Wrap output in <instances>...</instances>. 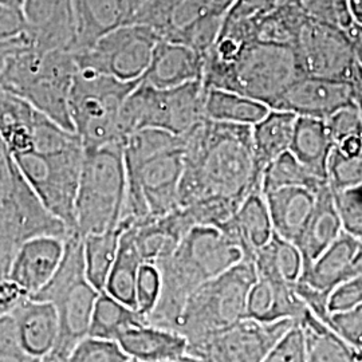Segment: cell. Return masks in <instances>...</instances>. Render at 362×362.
Returning a JSON list of instances; mask_svg holds the SVG:
<instances>
[{
    "label": "cell",
    "instance_id": "6da1fadb",
    "mask_svg": "<svg viewBox=\"0 0 362 362\" xmlns=\"http://www.w3.org/2000/svg\"><path fill=\"white\" fill-rule=\"evenodd\" d=\"M251 128L206 118L181 136L179 207L214 199L242 204L252 191L260 189Z\"/></svg>",
    "mask_w": 362,
    "mask_h": 362
},
{
    "label": "cell",
    "instance_id": "7a4b0ae2",
    "mask_svg": "<svg viewBox=\"0 0 362 362\" xmlns=\"http://www.w3.org/2000/svg\"><path fill=\"white\" fill-rule=\"evenodd\" d=\"M127 196L125 226L164 216L179 207L182 139L158 129L137 130L124 141Z\"/></svg>",
    "mask_w": 362,
    "mask_h": 362
},
{
    "label": "cell",
    "instance_id": "3957f363",
    "mask_svg": "<svg viewBox=\"0 0 362 362\" xmlns=\"http://www.w3.org/2000/svg\"><path fill=\"white\" fill-rule=\"evenodd\" d=\"M242 259V250L219 227L191 228L169 255L155 263L161 288L146 322L175 332L182 308L194 290Z\"/></svg>",
    "mask_w": 362,
    "mask_h": 362
},
{
    "label": "cell",
    "instance_id": "277c9868",
    "mask_svg": "<svg viewBox=\"0 0 362 362\" xmlns=\"http://www.w3.org/2000/svg\"><path fill=\"white\" fill-rule=\"evenodd\" d=\"M306 76L297 47L252 40L226 65L204 66L206 88L233 91L270 109L298 78Z\"/></svg>",
    "mask_w": 362,
    "mask_h": 362
},
{
    "label": "cell",
    "instance_id": "5b68a950",
    "mask_svg": "<svg viewBox=\"0 0 362 362\" xmlns=\"http://www.w3.org/2000/svg\"><path fill=\"white\" fill-rule=\"evenodd\" d=\"M77 64L71 52H40L28 46L0 69V88L21 97L62 128L74 132L69 95Z\"/></svg>",
    "mask_w": 362,
    "mask_h": 362
},
{
    "label": "cell",
    "instance_id": "8992f818",
    "mask_svg": "<svg viewBox=\"0 0 362 362\" xmlns=\"http://www.w3.org/2000/svg\"><path fill=\"white\" fill-rule=\"evenodd\" d=\"M255 279L254 262L242 259L194 290L185 302L175 329L187 339L188 349L246 320L247 297Z\"/></svg>",
    "mask_w": 362,
    "mask_h": 362
},
{
    "label": "cell",
    "instance_id": "52a82bcc",
    "mask_svg": "<svg viewBox=\"0 0 362 362\" xmlns=\"http://www.w3.org/2000/svg\"><path fill=\"white\" fill-rule=\"evenodd\" d=\"M122 146L83 148L76 197V233L82 238L115 230L122 219L127 196Z\"/></svg>",
    "mask_w": 362,
    "mask_h": 362
},
{
    "label": "cell",
    "instance_id": "ba28073f",
    "mask_svg": "<svg viewBox=\"0 0 362 362\" xmlns=\"http://www.w3.org/2000/svg\"><path fill=\"white\" fill-rule=\"evenodd\" d=\"M100 293L86 276L83 238L78 233H69L57 272L47 285L30 297L52 302L58 313L59 332L52 354L69 360L73 349L89 336L91 315Z\"/></svg>",
    "mask_w": 362,
    "mask_h": 362
},
{
    "label": "cell",
    "instance_id": "9c48e42d",
    "mask_svg": "<svg viewBox=\"0 0 362 362\" xmlns=\"http://www.w3.org/2000/svg\"><path fill=\"white\" fill-rule=\"evenodd\" d=\"M139 81L125 82L110 76L77 69L69 95V113L83 148L122 144V106Z\"/></svg>",
    "mask_w": 362,
    "mask_h": 362
},
{
    "label": "cell",
    "instance_id": "30bf717a",
    "mask_svg": "<svg viewBox=\"0 0 362 362\" xmlns=\"http://www.w3.org/2000/svg\"><path fill=\"white\" fill-rule=\"evenodd\" d=\"M206 93L203 79L170 89H156L140 79L122 106L124 141L143 129L164 130L179 137L187 134L206 119Z\"/></svg>",
    "mask_w": 362,
    "mask_h": 362
},
{
    "label": "cell",
    "instance_id": "8fae6325",
    "mask_svg": "<svg viewBox=\"0 0 362 362\" xmlns=\"http://www.w3.org/2000/svg\"><path fill=\"white\" fill-rule=\"evenodd\" d=\"M28 185L55 218L76 233V197L83 145L74 143L52 151H30L11 156Z\"/></svg>",
    "mask_w": 362,
    "mask_h": 362
},
{
    "label": "cell",
    "instance_id": "7c38bea8",
    "mask_svg": "<svg viewBox=\"0 0 362 362\" xmlns=\"http://www.w3.org/2000/svg\"><path fill=\"white\" fill-rule=\"evenodd\" d=\"M160 37L151 27L130 23L73 52L78 69H89L125 82L141 79Z\"/></svg>",
    "mask_w": 362,
    "mask_h": 362
},
{
    "label": "cell",
    "instance_id": "4fadbf2b",
    "mask_svg": "<svg viewBox=\"0 0 362 362\" xmlns=\"http://www.w3.org/2000/svg\"><path fill=\"white\" fill-rule=\"evenodd\" d=\"M308 76L349 81L356 66L349 30L308 16L296 43Z\"/></svg>",
    "mask_w": 362,
    "mask_h": 362
},
{
    "label": "cell",
    "instance_id": "5bb4252c",
    "mask_svg": "<svg viewBox=\"0 0 362 362\" xmlns=\"http://www.w3.org/2000/svg\"><path fill=\"white\" fill-rule=\"evenodd\" d=\"M296 324L294 320L260 322L246 318L187 353L207 362H263Z\"/></svg>",
    "mask_w": 362,
    "mask_h": 362
},
{
    "label": "cell",
    "instance_id": "9a60e30c",
    "mask_svg": "<svg viewBox=\"0 0 362 362\" xmlns=\"http://www.w3.org/2000/svg\"><path fill=\"white\" fill-rule=\"evenodd\" d=\"M22 13L34 49L73 52L77 42L73 0H25Z\"/></svg>",
    "mask_w": 362,
    "mask_h": 362
},
{
    "label": "cell",
    "instance_id": "2e32d148",
    "mask_svg": "<svg viewBox=\"0 0 362 362\" xmlns=\"http://www.w3.org/2000/svg\"><path fill=\"white\" fill-rule=\"evenodd\" d=\"M353 104L349 81L306 74L298 78L272 109L285 110L297 116L327 119L339 109Z\"/></svg>",
    "mask_w": 362,
    "mask_h": 362
},
{
    "label": "cell",
    "instance_id": "e0dca14e",
    "mask_svg": "<svg viewBox=\"0 0 362 362\" xmlns=\"http://www.w3.org/2000/svg\"><path fill=\"white\" fill-rule=\"evenodd\" d=\"M66 238L42 235L21 243L13 255L8 279L28 297L37 294L57 272L64 257Z\"/></svg>",
    "mask_w": 362,
    "mask_h": 362
},
{
    "label": "cell",
    "instance_id": "ac0fdd59",
    "mask_svg": "<svg viewBox=\"0 0 362 362\" xmlns=\"http://www.w3.org/2000/svg\"><path fill=\"white\" fill-rule=\"evenodd\" d=\"M204 58L194 49L173 40L160 39L141 82L156 89H170L203 79Z\"/></svg>",
    "mask_w": 362,
    "mask_h": 362
},
{
    "label": "cell",
    "instance_id": "d6986e66",
    "mask_svg": "<svg viewBox=\"0 0 362 362\" xmlns=\"http://www.w3.org/2000/svg\"><path fill=\"white\" fill-rule=\"evenodd\" d=\"M11 315L26 354L40 360L52 353L59 332L58 313L52 302L27 297L11 311Z\"/></svg>",
    "mask_w": 362,
    "mask_h": 362
},
{
    "label": "cell",
    "instance_id": "ffe728a7",
    "mask_svg": "<svg viewBox=\"0 0 362 362\" xmlns=\"http://www.w3.org/2000/svg\"><path fill=\"white\" fill-rule=\"evenodd\" d=\"M236 246L245 259L252 260L255 252L266 246L274 235L272 218L260 189L247 196L233 216L219 226Z\"/></svg>",
    "mask_w": 362,
    "mask_h": 362
},
{
    "label": "cell",
    "instance_id": "44dd1931",
    "mask_svg": "<svg viewBox=\"0 0 362 362\" xmlns=\"http://www.w3.org/2000/svg\"><path fill=\"white\" fill-rule=\"evenodd\" d=\"M342 231L344 224L337 207L336 199L327 184L318 192L310 218L296 242L303 259V272L310 267L327 247L333 245Z\"/></svg>",
    "mask_w": 362,
    "mask_h": 362
},
{
    "label": "cell",
    "instance_id": "7402d4cb",
    "mask_svg": "<svg viewBox=\"0 0 362 362\" xmlns=\"http://www.w3.org/2000/svg\"><path fill=\"white\" fill-rule=\"evenodd\" d=\"M320 191L302 185H288L263 194L274 233L296 245L298 236L310 218Z\"/></svg>",
    "mask_w": 362,
    "mask_h": 362
},
{
    "label": "cell",
    "instance_id": "603a6c76",
    "mask_svg": "<svg viewBox=\"0 0 362 362\" xmlns=\"http://www.w3.org/2000/svg\"><path fill=\"white\" fill-rule=\"evenodd\" d=\"M360 247V238L345 230L303 272L299 282L329 297L333 290L351 279L353 260Z\"/></svg>",
    "mask_w": 362,
    "mask_h": 362
},
{
    "label": "cell",
    "instance_id": "cb8c5ba5",
    "mask_svg": "<svg viewBox=\"0 0 362 362\" xmlns=\"http://www.w3.org/2000/svg\"><path fill=\"white\" fill-rule=\"evenodd\" d=\"M296 285L257 275L247 297V318L260 322L298 321L308 306L298 296Z\"/></svg>",
    "mask_w": 362,
    "mask_h": 362
},
{
    "label": "cell",
    "instance_id": "d4e9b609",
    "mask_svg": "<svg viewBox=\"0 0 362 362\" xmlns=\"http://www.w3.org/2000/svg\"><path fill=\"white\" fill-rule=\"evenodd\" d=\"M117 342L130 358L141 362H176L188 349L179 333L149 324L130 327Z\"/></svg>",
    "mask_w": 362,
    "mask_h": 362
},
{
    "label": "cell",
    "instance_id": "484cf974",
    "mask_svg": "<svg viewBox=\"0 0 362 362\" xmlns=\"http://www.w3.org/2000/svg\"><path fill=\"white\" fill-rule=\"evenodd\" d=\"M73 6L77 25L73 52L90 47L97 39L132 21L127 0H73Z\"/></svg>",
    "mask_w": 362,
    "mask_h": 362
},
{
    "label": "cell",
    "instance_id": "4316f807",
    "mask_svg": "<svg viewBox=\"0 0 362 362\" xmlns=\"http://www.w3.org/2000/svg\"><path fill=\"white\" fill-rule=\"evenodd\" d=\"M288 151L317 177L327 181V163L333 141L326 119L298 116Z\"/></svg>",
    "mask_w": 362,
    "mask_h": 362
},
{
    "label": "cell",
    "instance_id": "83f0119b",
    "mask_svg": "<svg viewBox=\"0 0 362 362\" xmlns=\"http://www.w3.org/2000/svg\"><path fill=\"white\" fill-rule=\"evenodd\" d=\"M302 327L306 362H362V350L354 348L318 320L309 308L297 321Z\"/></svg>",
    "mask_w": 362,
    "mask_h": 362
},
{
    "label": "cell",
    "instance_id": "f1b7e54d",
    "mask_svg": "<svg viewBox=\"0 0 362 362\" xmlns=\"http://www.w3.org/2000/svg\"><path fill=\"white\" fill-rule=\"evenodd\" d=\"M297 117L290 112L270 109L266 116L252 125V148L260 177L263 169L288 151Z\"/></svg>",
    "mask_w": 362,
    "mask_h": 362
},
{
    "label": "cell",
    "instance_id": "f546056e",
    "mask_svg": "<svg viewBox=\"0 0 362 362\" xmlns=\"http://www.w3.org/2000/svg\"><path fill=\"white\" fill-rule=\"evenodd\" d=\"M141 264L143 259L134 245L133 231L130 227L124 228L116 259L107 276L104 291L134 310H137L136 285Z\"/></svg>",
    "mask_w": 362,
    "mask_h": 362
},
{
    "label": "cell",
    "instance_id": "4dcf8cb0",
    "mask_svg": "<svg viewBox=\"0 0 362 362\" xmlns=\"http://www.w3.org/2000/svg\"><path fill=\"white\" fill-rule=\"evenodd\" d=\"M258 276H264L287 285H296L303 272V259L298 247L274 233L272 240L254 255Z\"/></svg>",
    "mask_w": 362,
    "mask_h": 362
},
{
    "label": "cell",
    "instance_id": "1f68e13d",
    "mask_svg": "<svg viewBox=\"0 0 362 362\" xmlns=\"http://www.w3.org/2000/svg\"><path fill=\"white\" fill-rule=\"evenodd\" d=\"M270 112V107L233 91L207 88L206 118L224 124L252 127Z\"/></svg>",
    "mask_w": 362,
    "mask_h": 362
},
{
    "label": "cell",
    "instance_id": "d6a6232c",
    "mask_svg": "<svg viewBox=\"0 0 362 362\" xmlns=\"http://www.w3.org/2000/svg\"><path fill=\"white\" fill-rule=\"evenodd\" d=\"M148 324L143 315L116 298L101 291L91 315L89 337L118 341L124 332L133 326Z\"/></svg>",
    "mask_w": 362,
    "mask_h": 362
},
{
    "label": "cell",
    "instance_id": "836d02e7",
    "mask_svg": "<svg viewBox=\"0 0 362 362\" xmlns=\"http://www.w3.org/2000/svg\"><path fill=\"white\" fill-rule=\"evenodd\" d=\"M124 227L119 224L115 230L91 233L83 238L85 272L91 285L98 291H104L107 276L113 267L119 239Z\"/></svg>",
    "mask_w": 362,
    "mask_h": 362
},
{
    "label": "cell",
    "instance_id": "e575fe53",
    "mask_svg": "<svg viewBox=\"0 0 362 362\" xmlns=\"http://www.w3.org/2000/svg\"><path fill=\"white\" fill-rule=\"evenodd\" d=\"M327 184V181L317 177L309 169L305 168L294 155L287 151L263 169L260 177V191L262 194H266L288 185H302L320 191Z\"/></svg>",
    "mask_w": 362,
    "mask_h": 362
},
{
    "label": "cell",
    "instance_id": "d590c367",
    "mask_svg": "<svg viewBox=\"0 0 362 362\" xmlns=\"http://www.w3.org/2000/svg\"><path fill=\"white\" fill-rule=\"evenodd\" d=\"M130 357L117 341L83 338L69 356L67 362H129Z\"/></svg>",
    "mask_w": 362,
    "mask_h": 362
},
{
    "label": "cell",
    "instance_id": "8d00e7d4",
    "mask_svg": "<svg viewBox=\"0 0 362 362\" xmlns=\"http://www.w3.org/2000/svg\"><path fill=\"white\" fill-rule=\"evenodd\" d=\"M327 182L333 191L361 184L362 157H346L332 151L327 163Z\"/></svg>",
    "mask_w": 362,
    "mask_h": 362
},
{
    "label": "cell",
    "instance_id": "74e56055",
    "mask_svg": "<svg viewBox=\"0 0 362 362\" xmlns=\"http://www.w3.org/2000/svg\"><path fill=\"white\" fill-rule=\"evenodd\" d=\"M333 194L344 230L362 239V182L351 188L333 191Z\"/></svg>",
    "mask_w": 362,
    "mask_h": 362
},
{
    "label": "cell",
    "instance_id": "f35d334b",
    "mask_svg": "<svg viewBox=\"0 0 362 362\" xmlns=\"http://www.w3.org/2000/svg\"><path fill=\"white\" fill-rule=\"evenodd\" d=\"M161 279L160 272L155 264L143 263L136 285V299H137V311L146 320L149 313L153 310L156 302L160 296Z\"/></svg>",
    "mask_w": 362,
    "mask_h": 362
},
{
    "label": "cell",
    "instance_id": "ab89813d",
    "mask_svg": "<svg viewBox=\"0 0 362 362\" xmlns=\"http://www.w3.org/2000/svg\"><path fill=\"white\" fill-rule=\"evenodd\" d=\"M327 326L350 345L362 350V302L348 310L332 313Z\"/></svg>",
    "mask_w": 362,
    "mask_h": 362
},
{
    "label": "cell",
    "instance_id": "60d3db41",
    "mask_svg": "<svg viewBox=\"0 0 362 362\" xmlns=\"http://www.w3.org/2000/svg\"><path fill=\"white\" fill-rule=\"evenodd\" d=\"M263 362H306L305 337L298 322L281 338Z\"/></svg>",
    "mask_w": 362,
    "mask_h": 362
},
{
    "label": "cell",
    "instance_id": "b9f144b4",
    "mask_svg": "<svg viewBox=\"0 0 362 362\" xmlns=\"http://www.w3.org/2000/svg\"><path fill=\"white\" fill-rule=\"evenodd\" d=\"M180 1L181 0H149L133 18L132 23L151 27L160 37L168 23L170 13H173Z\"/></svg>",
    "mask_w": 362,
    "mask_h": 362
},
{
    "label": "cell",
    "instance_id": "7bdbcfd3",
    "mask_svg": "<svg viewBox=\"0 0 362 362\" xmlns=\"http://www.w3.org/2000/svg\"><path fill=\"white\" fill-rule=\"evenodd\" d=\"M16 351H23V349L19 342L15 320L11 313H8L0 317V356Z\"/></svg>",
    "mask_w": 362,
    "mask_h": 362
},
{
    "label": "cell",
    "instance_id": "ee69618b",
    "mask_svg": "<svg viewBox=\"0 0 362 362\" xmlns=\"http://www.w3.org/2000/svg\"><path fill=\"white\" fill-rule=\"evenodd\" d=\"M28 297L26 293L10 279H6L0 284V317L6 315Z\"/></svg>",
    "mask_w": 362,
    "mask_h": 362
},
{
    "label": "cell",
    "instance_id": "f6af8a7d",
    "mask_svg": "<svg viewBox=\"0 0 362 362\" xmlns=\"http://www.w3.org/2000/svg\"><path fill=\"white\" fill-rule=\"evenodd\" d=\"M18 243H15L11 239L0 235V284L6 279H8L10 269L13 264V255L16 252Z\"/></svg>",
    "mask_w": 362,
    "mask_h": 362
},
{
    "label": "cell",
    "instance_id": "bcb514c9",
    "mask_svg": "<svg viewBox=\"0 0 362 362\" xmlns=\"http://www.w3.org/2000/svg\"><path fill=\"white\" fill-rule=\"evenodd\" d=\"M349 82L351 85V90H353V103L358 109L362 117V69L357 62H356L354 70L351 73Z\"/></svg>",
    "mask_w": 362,
    "mask_h": 362
},
{
    "label": "cell",
    "instance_id": "7dc6e473",
    "mask_svg": "<svg viewBox=\"0 0 362 362\" xmlns=\"http://www.w3.org/2000/svg\"><path fill=\"white\" fill-rule=\"evenodd\" d=\"M348 8L353 26L362 27V0H348Z\"/></svg>",
    "mask_w": 362,
    "mask_h": 362
},
{
    "label": "cell",
    "instance_id": "c3c4849f",
    "mask_svg": "<svg viewBox=\"0 0 362 362\" xmlns=\"http://www.w3.org/2000/svg\"><path fill=\"white\" fill-rule=\"evenodd\" d=\"M40 360L30 357L25 351H16V353H7L0 356V362H39Z\"/></svg>",
    "mask_w": 362,
    "mask_h": 362
},
{
    "label": "cell",
    "instance_id": "681fc988",
    "mask_svg": "<svg viewBox=\"0 0 362 362\" xmlns=\"http://www.w3.org/2000/svg\"><path fill=\"white\" fill-rule=\"evenodd\" d=\"M350 35L353 38L354 43V55H356V62L361 66L362 69V34L357 33L353 27L349 30Z\"/></svg>",
    "mask_w": 362,
    "mask_h": 362
},
{
    "label": "cell",
    "instance_id": "f907efd6",
    "mask_svg": "<svg viewBox=\"0 0 362 362\" xmlns=\"http://www.w3.org/2000/svg\"><path fill=\"white\" fill-rule=\"evenodd\" d=\"M148 1H149V0H127L130 13H132V21H133V18L137 15V13L143 8L144 6H145ZM132 21H130V23H132Z\"/></svg>",
    "mask_w": 362,
    "mask_h": 362
},
{
    "label": "cell",
    "instance_id": "816d5d0a",
    "mask_svg": "<svg viewBox=\"0 0 362 362\" xmlns=\"http://www.w3.org/2000/svg\"><path fill=\"white\" fill-rule=\"evenodd\" d=\"M176 362H207L206 360H203V358H200V357H197V356H194V354H188V353H185L182 357H180L179 360Z\"/></svg>",
    "mask_w": 362,
    "mask_h": 362
},
{
    "label": "cell",
    "instance_id": "f5cc1de1",
    "mask_svg": "<svg viewBox=\"0 0 362 362\" xmlns=\"http://www.w3.org/2000/svg\"><path fill=\"white\" fill-rule=\"evenodd\" d=\"M39 362H67V360H64V358H61V357H58V356L50 353V354H47L46 357L40 358V361Z\"/></svg>",
    "mask_w": 362,
    "mask_h": 362
},
{
    "label": "cell",
    "instance_id": "db71d44e",
    "mask_svg": "<svg viewBox=\"0 0 362 362\" xmlns=\"http://www.w3.org/2000/svg\"><path fill=\"white\" fill-rule=\"evenodd\" d=\"M4 3L8 4V6H13V7H16V8H21V10H22V6H23L25 0H4Z\"/></svg>",
    "mask_w": 362,
    "mask_h": 362
},
{
    "label": "cell",
    "instance_id": "11a10c76",
    "mask_svg": "<svg viewBox=\"0 0 362 362\" xmlns=\"http://www.w3.org/2000/svg\"><path fill=\"white\" fill-rule=\"evenodd\" d=\"M129 362H141V361H137V360H133V358H130Z\"/></svg>",
    "mask_w": 362,
    "mask_h": 362
},
{
    "label": "cell",
    "instance_id": "9f6ffc18",
    "mask_svg": "<svg viewBox=\"0 0 362 362\" xmlns=\"http://www.w3.org/2000/svg\"><path fill=\"white\" fill-rule=\"evenodd\" d=\"M0 3H3V4H6V3H4V0H0ZM7 6H8V4H7Z\"/></svg>",
    "mask_w": 362,
    "mask_h": 362
}]
</instances>
